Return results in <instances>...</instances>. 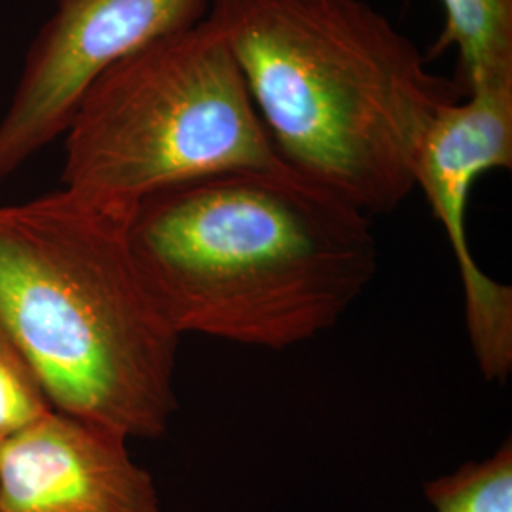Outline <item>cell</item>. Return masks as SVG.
I'll return each instance as SVG.
<instances>
[{
  "mask_svg": "<svg viewBox=\"0 0 512 512\" xmlns=\"http://www.w3.org/2000/svg\"><path fill=\"white\" fill-rule=\"evenodd\" d=\"M207 19L283 164L368 217L408 198L421 131L463 93L382 12L365 0H211Z\"/></svg>",
  "mask_w": 512,
  "mask_h": 512,
  "instance_id": "2",
  "label": "cell"
},
{
  "mask_svg": "<svg viewBox=\"0 0 512 512\" xmlns=\"http://www.w3.org/2000/svg\"><path fill=\"white\" fill-rule=\"evenodd\" d=\"M63 139V188L128 215L165 188L281 164L207 16L101 74Z\"/></svg>",
  "mask_w": 512,
  "mask_h": 512,
  "instance_id": "4",
  "label": "cell"
},
{
  "mask_svg": "<svg viewBox=\"0 0 512 512\" xmlns=\"http://www.w3.org/2000/svg\"><path fill=\"white\" fill-rule=\"evenodd\" d=\"M0 512H162L128 439L52 410L0 448Z\"/></svg>",
  "mask_w": 512,
  "mask_h": 512,
  "instance_id": "7",
  "label": "cell"
},
{
  "mask_svg": "<svg viewBox=\"0 0 512 512\" xmlns=\"http://www.w3.org/2000/svg\"><path fill=\"white\" fill-rule=\"evenodd\" d=\"M129 217L67 188L0 205V325L54 410L158 439L177 412L181 336L139 272Z\"/></svg>",
  "mask_w": 512,
  "mask_h": 512,
  "instance_id": "3",
  "label": "cell"
},
{
  "mask_svg": "<svg viewBox=\"0 0 512 512\" xmlns=\"http://www.w3.org/2000/svg\"><path fill=\"white\" fill-rule=\"evenodd\" d=\"M444 27L429 57L458 50L463 97L478 86L512 80V0H440Z\"/></svg>",
  "mask_w": 512,
  "mask_h": 512,
  "instance_id": "8",
  "label": "cell"
},
{
  "mask_svg": "<svg viewBox=\"0 0 512 512\" xmlns=\"http://www.w3.org/2000/svg\"><path fill=\"white\" fill-rule=\"evenodd\" d=\"M211 0H55L0 118V181L73 122L93 82L160 38L200 23Z\"/></svg>",
  "mask_w": 512,
  "mask_h": 512,
  "instance_id": "5",
  "label": "cell"
},
{
  "mask_svg": "<svg viewBox=\"0 0 512 512\" xmlns=\"http://www.w3.org/2000/svg\"><path fill=\"white\" fill-rule=\"evenodd\" d=\"M131 253L173 330L285 349L332 329L378 268L370 217L287 164L137 203Z\"/></svg>",
  "mask_w": 512,
  "mask_h": 512,
  "instance_id": "1",
  "label": "cell"
},
{
  "mask_svg": "<svg viewBox=\"0 0 512 512\" xmlns=\"http://www.w3.org/2000/svg\"><path fill=\"white\" fill-rule=\"evenodd\" d=\"M425 497L435 512H512L511 439L490 458L425 484Z\"/></svg>",
  "mask_w": 512,
  "mask_h": 512,
  "instance_id": "9",
  "label": "cell"
},
{
  "mask_svg": "<svg viewBox=\"0 0 512 512\" xmlns=\"http://www.w3.org/2000/svg\"><path fill=\"white\" fill-rule=\"evenodd\" d=\"M52 410L35 370L0 325V448Z\"/></svg>",
  "mask_w": 512,
  "mask_h": 512,
  "instance_id": "10",
  "label": "cell"
},
{
  "mask_svg": "<svg viewBox=\"0 0 512 512\" xmlns=\"http://www.w3.org/2000/svg\"><path fill=\"white\" fill-rule=\"evenodd\" d=\"M512 167V80L478 86L439 105L414 154V183L439 220L458 262L465 323L488 382L512 370V289L478 264L467 238V203L480 175Z\"/></svg>",
  "mask_w": 512,
  "mask_h": 512,
  "instance_id": "6",
  "label": "cell"
}]
</instances>
